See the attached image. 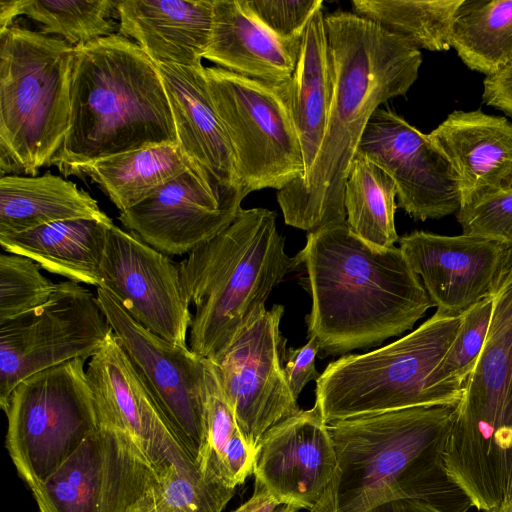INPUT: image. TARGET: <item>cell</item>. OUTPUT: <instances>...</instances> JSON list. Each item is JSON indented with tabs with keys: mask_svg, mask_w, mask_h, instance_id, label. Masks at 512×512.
<instances>
[{
	"mask_svg": "<svg viewBox=\"0 0 512 512\" xmlns=\"http://www.w3.org/2000/svg\"><path fill=\"white\" fill-rule=\"evenodd\" d=\"M333 79L323 141L309 172L277 191L287 225L308 232L346 221L344 187L374 111L405 95L421 51L353 12L325 15Z\"/></svg>",
	"mask_w": 512,
	"mask_h": 512,
	"instance_id": "1",
	"label": "cell"
},
{
	"mask_svg": "<svg viewBox=\"0 0 512 512\" xmlns=\"http://www.w3.org/2000/svg\"><path fill=\"white\" fill-rule=\"evenodd\" d=\"M297 256L312 299L308 337L325 355L377 346L433 306L399 247H373L346 221L308 232Z\"/></svg>",
	"mask_w": 512,
	"mask_h": 512,
	"instance_id": "2",
	"label": "cell"
},
{
	"mask_svg": "<svg viewBox=\"0 0 512 512\" xmlns=\"http://www.w3.org/2000/svg\"><path fill=\"white\" fill-rule=\"evenodd\" d=\"M456 406H421L327 423L338 470L309 512H371L417 500L436 512H467L472 501L445 464Z\"/></svg>",
	"mask_w": 512,
	"mask_h": 512,
	"instance_id": "3",
	"label": "cell"
},
{
	"mask_svg": "<svg viewBox=\"0 0 512 512\" xmlns=\"http://www.w3.org/2000/svg\"><path fill=\"white\" fill-rule=\"evenodd\" d=\"M161 143L177 137L155 63L119 33L74 47L69 130L49 166L77 176L96 160Z\"/></svg>",
	"mask_w": 512,
	"mask_h": 512,
	"instance_id": "4",
	"label": "cell"
},
{
	"mask_svg": "<svg viewBox=\"0 0 512 512\" xmlns=\"http://www.w3.org/2000/svg\"><path fill=\"white\" fill-rule=\"evenodd\" d=\"M276 216L266 208H241L228 227L179 263L195 307L189 348L198 356L218 360L266 310L270 293L301 266L297 254H286Z\"/></svg>",
	"mask_w": 512,
	"mask_h": 512,
	"instance_id": "5",
	"label": "cell"
},
{
	"mask_svg": "<svg viewBox=\"0 0 512 512\" xmlns=\"http://www.w3.org/2000/svg\"><path fill=\"white\" fill-rule=\"evenodd\" d=\"M445 464L476 502H501L512 488V248L485 345L455 408Z\"/></svg>",
	"mask_w": 512,
	"mask_h": 512,
	"instance_id": "6",
	"label": "cell"
},
{
	"mask_svg": "<svg viewBox=\"0 0 512 512\" xmlns=\"http://www.w3.org/2000/svg\"><path fill=\"white\" fill-rule=\"evenodd\" d=\"M0 43L1 177L36 176L69 130L74 47L15 22Z\"/></svg>",
	"mask_w": 512,
	"mask_h": 512,
	"instance_id": "7",
	"label": "cell"
},
{
	"mask_svg": "<svg viewBox=\"0 0 512 512\" xmlns=\"http://www.w3.org/2000/svg\"><path fill=\"white\" fill-rule=\"evenodd\" d=\"M462 314L436 311L404 337L330 362L316 379L315 404L326 423L421 406L452 405L431 375L458 331Z\"/></svg>",
	"mask_w": 512,
	"mask_h": 512,
	"instance_id": "8",
	"label": "cell"
},
{
	"mask_svg": "<svg viewBox=\"0 0 512 512\" xmlns=\"http://www.w3.org/2000/svg\"><path fill=\"white\" fill-rule=\"evenodd\" d=\"M86 360L76 358L23 379L2 409L8 423L6 448L30 489L100 426Z\"/></svg>",
	"mask_w": 512,
	"mask_h": 512,
	"instance_id": "9",
	"label": "cell"
},
{
	"mask_svg": "<svg viewBox=\"0 0 512 512\" xmlns=\"http://www.w3.org/2000/svg\"><path fill=\"white\" fill-rule=\"evenodd\" d=\"M208 90L228 134L246 194L284 188L306 170L279 84L205 67Z\"/></svg>",
	"mask_w": 512,
	"mask_h": 512,
	"instance_id": "10",
	"label": "cell"
},
{
	"mask_svg": "<svg viewBox=\"0 0 512 512\" xmlns=\"http://www.w3.org/2000/svg\"><path fill=\"white\" fill-rule=\"evenodd\" d=\"M112 328L97 296L74 281L56 284L51 298L0 325V406L23 379L76 358H91Z\"/></svg>",
	"mask_w": 512,
	"mask_h": 512,
	"instance_id": "11",
	"label": "cell"
},
{
	"mask_svg": "<svg viewBox=\"0 0 512 512\" xmlns=\"http://www.w3.org/2000/svg\"><path fill=\"white\" fill-rule=\"evenodd\" d=\"M157 484L158 474L132 440L100 425L31 491L39 512H132Z\"/></svg>",
	"mask_w": 512,
	"mask_h": 512,
	"instance_id": "12",
	"label": "cell"
},
{
	"mask_svg": "<svg viewBox=\"0 0 512 512\" xmlns=\"http://www.w3.org/2000/svg\"><path fill=\"white\" fill-rule=\"evenodd\" d=\"M96 296L133 367L196 463L204 426L206 359L145 328L107 289L97 287Z\"/></svg>",
	"mask_w": 512,
	"mask_h": 512,
	"instance_id": "13",
	"label": "cell"
},
{
	"mask_svg": "<svg viewBox=\"0 0 512 512\" xmlns=\"http://www.w3.org/2000/svg\"><path fill=\"white\" fill-rule=\"evenodd\" d=\"M283 313L279 304L266 309L213 361L237 425L255 451L271 427L300 411L281 365Z\"/></svg>",
	"mask_w": 512,
	"mask_h": 512,
	"instance_id": "14",
	"label": "cell"
},
{
	"mask_svg": "<svg viewBox=\"0 0 512 512\" xmlns=\"http://www.w3.org/2000/svg\"><path fill=\"white\" fill-rule=\"evenodd\" d=\"M100 279L99 287L110 291L137 322L173 344L188 347L192 314L179 263L113 224Z\"/></svg>",
	"mask_w": 512,
	"mask_h": 512,
	"instance_id": "15",
	"label": "cell"
},
{
	"mask_svg": "<svg viewBox=\"0 0 512 512\" xmlns=\"http://www.w3.org/2000/svg\"><path fill=\"white\" fill-rule=\"evenodd\" d=\"M356 153L392 178L398 206L413 219H440L458 212V184L449 162L428 134L390 109L374 111Z\"/></svg>",
	"mask_w": 512,
	"mask_h": 512,
	"instance_id": "16",
	"label": "cell"
},
{
	"mask_svg": "<svg viewBox=\"0 0 512 512\" xmlns=\"http://www.w3.org/2000/svg\"><path fill=\"white\" fill-rule=\"evenodd\" d=\"M433 306L460 315L495 295L512 247L490 238L413 231L398 240Z\"/></svg>",
	"mask_w": 512,
	"mask_h": 512,
	"instance_id": "17",
	"label": "cell"
},
{
	"mask_svg": "<svg viewBox=\"0 0 512 512\" xmlns=\"http://www.w3.org/2000/svg\"><path fill=\"white\" fill-rule=\"evenodd\" d=\"M338 470L328 425L314 404L271 427L256 449L255 481L279 504L313 511L328 496Z\"/></svg>",
	"mask_w": 512,
	"mask_h": 512,
	"instance_id": "18",
	"label": "cell"
},
{
	"mask_svg": "<svg viewBox=\"0 0 512 512\" xmlns=\"http://www.w3.org/2000/svg\"><path fill=\"white\" fill-rule=\"evenodd\" d=\"M86 374L100 425L126 434L158 475L172 464H196L178 442L113 332L90 358Z\"/></svg>",
	"mask_w": 512,
	"mask_h": 512,
	"instance_id": "19",
	"label": "cell"
},
{
	"mask_svg": "<svg viewBox=\"0 0 512 512\" xmlns=\"http://www.w3.org/2000/svg\"><path fill=\"white\" fill-rule=\"evenodd\" d=\"M155 65L169 100L182 154L225 206L241 209L247 194L228 134L208 90L205 67Z\"/></svg>",
	"mask_w": 512,
	"mask_h": 512,
	"instance_id": "20",
	"label": "cell"
},
{
	"mask_svg": "<svg viewBox=\"0 0 512 512\" xmlns=\"http://www.w3.org/2000/svg\"><path fill=\"white\" fill-rule=\"evenodd\" d=\"M239 211L225 206L200 175L189 169L120 212L118 218L156 250L181 256L217 236Z\"/></svg>",
	"mask_w": 512,
	"mask_h": 512,
	"instance_id": "21",
	"label": "cell"
},
{
	"mask_svg": "<svg viewBox=\"0 0 512 512\" xmlns=\"http://www.w3.org/2000/svg\"><path fill=\"white\" fill-rule=\"evenodd\" d=\"M456 176L460 210L512 189V122L455 110L428 134Z\"/></svg>",
	"mask_w": 512,
	"mask_h": 512,
	"instance_id": "22",
	"label": "cell"
},
{
	"mask_svg": "<svg viewBox=\"0 0 512 512\" xmlns=\"http://www.w3.org/2000/svg\"><path fill=\"white\" fill-rule=\"evenodd\" d=\"M214 0H118L119 34L155 64L202 66Z\"/></svg>",
	"mask_w": 512,
	"mask_h": 512,
	"instance_id": "23",
	"label": "cell"
},
{
	"mask_svg": "<svg viewBox=\"0 0 512 512\" xmlns=\"http://www.w3.org/2000/svg\"><path fill=\"white\" fill-rule=\"evenodd\" d=\"M302 37L277 38L253 18L242 0H214L204 59L232 73L279 84L294 73Z\"/></svg>",
	"mask_w": 512,
	"mask_h": 512,
	"instance_id": "24",
	"label": "cell"
},
{
	"mask_svg": "<svg viewBox=\"0 0 512 512\" xmlns=\"http://www.w3.org/2000/svg\"><path fill=\"white\" fill-rule=\"evenodd\" d=\"M279 88L300 142L306 175L323 141L333 92L323 8L306 26L294 73Z\"/></svg>",
	"mask_w": 512,
	"mask_h": 512,
	"instance_id": "25",
	"label": "cell"
},
{
	"mask_svg": "<svg viewBox=\"0 0 512 512\" xmlns=\"http://www.w3.org/2000/svg\"><path fill=\"white\" fill-rule=\"evenodd\" d=\"M113 224L97 219L58 221L0 235V244L8 253L28 257L48 272L99 287L100 265Z\"/></svg>",
	"mask_w": 512,
	"mask_h": 512,
	"instance_id": "26",
	"label": "cell"
},
{
	"mask_svg": "<svg viewBox=\"0 0 512 512\" xmlns=\"http://www.w3.org/2000/svg\"><path fill=\"white\" fill-rule=\"evenodd\" d=\"M72 219L112 221L90 194L62 177L45 173L0 178V235Z\"/></svg>",
	"mask_w": 512,
	"mask_h": 512,
	"instance_id": "27",
	"label": "cell"
},
{
	"mask_svg": "<svg viewBox=\"0 0 512 512\" xmlns=\"http://www.w3.org/2000/svg\"><path fill=\"white\" fill-rule=\"evenodd\" d=\"M189 169L177 144L161 143L96 160L77 176L89 177L122 212Z\"/></svg>",
	"mask_w": 512,
	"mask_h": 512,
	"instance_id": "28",
	"label": "cell"
},
{
	"mask_svg": "<svg viewBox=\"0 0 512 512\" xmlns=\"http://www.w3.org/2000/svg\"><path fill=\"white\" fill-rule=\"evenodd\" d=\"M256 451L243 437L216 365L206 359L204 426L196 464L209 481L236 489L254 473Z\"/></svg>",
	"mask_w": 512,
	"mask_h": 512,
	"instance_id": "29",
	"label": "cell"
},
{
	"mask_svg": "<svg viewBox=\"0 0 512 512\" xmlns=\"http://www.w3.org/2000/svg\"><path fill=\"white\" fill-rule=\"evenodd\" d=\"M118 0H0V32L23 15L73 47L119 33Z\"/></svg>",
	"mask_w": 512,
	"mask_h": 512,
	"instance_id": "30",
	"label": "cell"
},
{
	"mask_svg": "<svg viewBox=\"0 0 512 512\" xmlns=\"http://www.w3.org/2000/svg\"><path fill=\"white\" fill-rule=\"evenodd\" d=\"M450 45L471 70L491 76L512 61V0H463Z\"/></svg>",
	"mask_w": 512,
	"mask_h": 512,
	"instance_id": "31",
	"label": "cell"
},
{
	"mask_svg": "<svg viewBox=\"0 0 512 512\" xmlns=\"http://www.w3.org/2000/svg\"><path fill=\"white\" fill-rule=\"evenodd\" d=\"M397 188L377 164L356 153L344 187L346 222L362 240L388 249L399 240L395 228Z\"/></svg>",
	"mask_w": 512,
	"mask_h": 512,
	"instance_id": "32",
	"label": "cell"
},
{
	"mask_svg": "<svg viewBox=\"0 0 512 512\" xmlns=\"http://www.w3.org/2000/svg\"><path fill=\"white\" fill-rule=\"evenodd\" d=\"M463 0H353V13L417 49L446 51L454 15Z\"/></svg>",
	"mask_w": 512,
	"mask_h": 512,
	"instance_id": "33",
	"label": "cell"
},
{
	"mask_svg": "<svg viewBox=\"0 0 512 512\" xmlns=\"http://www.w3.org/2000/svg\"><path fill=\"white\" fill-rule=\"evenodd\" d=\"M494 296L462 313L458 331L431 375L432 387L457 406L483 350L493 313Z\"/></svg>",
	"mask_w": 512,
	"mask_h": 512,
	"instance_id": "34",
	"label": "cell"
},
{
	"mask_svg": "<svg viewBox=\"0 0 512 512\" xmlns=\"http://www.w3.org/2000/svg\"><path fill=\"white\" fill-rule=\"evenodd\" d=\"M235 492L207 480L196 464H172L158 475L156 507L159 512H222Z\"/></svg>",
	"mask_w": 512,
	"mask_h": 512,
	"instance_id": "35",
	"label": "cell"
},
{
	"mask_svg": "<svg viewBox=\"0 0 512 512\" xmlns=\"http://www.w3.org/2000/svg\"><path fill=\"white\" fill-rule=\"evenodd\" d=\"M28 257L2 253L0 256V325L16 320L46 303L56 284Z\"/></svg>",
	"mask_w": 512,
	"mask_h": 512,
	"instance_id": "36",
	"label": "cell"
},
{
	"mask_svg": "<svg viewBox=\"0 0 512 512\" xmlns=\"http://www.w3.org/2000/svg\"><path fill=\"white\" fill-rule=\"evenodd\" d=\"M253 18L282 40L301 37L322 0H242Z\"/></svg>",
	"mask_w": 512,
	"mask_h": 512,
	"instance_id": "37",
	"label": "cell"
},
{
	"mask_svg": "<svg viewBox=\"0 0 512 512\" xmlns=\"http://www.w3.org/2000/svg\"><path fill=\"white\" fill-rule=\"evenodd\" d=\"M456 218L462 233L490 238L512 247V189L458 211Z\"/></svg>",
	"mask_w": 512,
	"mask_h": 512,
	"instance_id": "38",
	"label": "cell"
},
{
	"mask_svg": "<svg viewBox=\"0 0 512 512\" xmlns=\"http://www.w3.org/2000/svg\"><path fill=\"white\" fill-rule=\"evenodd\" d=\"M319 351L318 341L310 337L305 345L297 349H289L287 352L284 374L296 399L310 380L317 379L320 376L315 367L316 356Z\"/></svg>",
	"mask_w": 512,
	"mask_h": 512,
	"instance_id": "39",
	"label": "cell"
},
{
	"mask_svg": "<svg viewBox=\"0 0 512 512\" xmlns=\"http://www.w3.org/2000/svg\"><path fill=\"white\" fill-rule=\"evenodd\" d=\"M483 102L512 117V61L483 81Z\"/></svg>",
	"mask_w": 512,
	"mask_h": 512,
	"instance_id": "40",
	"label": "cell"
},
{
	"mask_svg": "<svg viewBox=\"0 0 512 512\" xmlns=\"http://www.w3.org/2000/svg\"><path fill=\"white\" fill-rule=\"evenodd\" d=\"M278 505V501L255 481L253 495L231 512H273Z\"/></svg>",
	"mask_w": 512,
	"mask_h": 512,
	"instance_id": "41",
	"label": "cell"
},
{
	"mask_svg": "<svg viewBox=\"0 0 512 512\" xmlns=\"http://www.w3.org/2000/svg\"><path fill=\"white\" fill-rule=\"evenodd\" d=\"M371 512H436L432 507L417 500H397L382 504Z\"/></svg>",
	"mask_w": 512,
	"mask_h": 512,
	"instance_id": "42",
	"label": "cell"
},
{
	"mask_svg": "<svg viewBox=\"0 0 512 512\" xmlns=\"http://www.w3.org/2000/svg\"><path fill=\"white\" fill-rule=\"evenodd\" d=\"M132 512H159L156 507L155 493L142 500V502Z\"/></svg>",
	"mask_w": 512,
	"mask_h": 512,
	"instance_id": "43",
	"label": "cell"
},
{
	"mask_svg": "<svg viewBox=\"0 0 512 512\" xmlns=\"http://www.w3.org/2000/svg\"><path fill=\"white\" fill-rule=\"evenodd\" d=\"M493 512H512V488L506 500Z\"/></svg>",
	"mask_w": 512,
	"mask_h": 512,
	"instance_id": "44",
	"label": "cell"
},
{
	"mask_svg": "<svg viewBox=\"0 0 512 512\" xmlns=\"http://www.w3.org/2000/svg\"><path fill=\"white\" fill-rule=\"evenodd\" d=\"M298 510L297 507L291 505L279 504L273 512H297Z\"/></svg>",
	"mask_w": 512,
	"mask_h": 512,
	"instance_id": "45",
	"label": "cell"
}]
</instances>
